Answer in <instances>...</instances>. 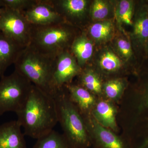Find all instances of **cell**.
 Instances as JSON below:
<instances>
[{
    "label": "cell",
    "mask_w": 148,
    "mask_h": 148,
    "mask_svg": "<svg viewBox=\"0 0 148 148\" xmlns=\"http://www.w3.org/2000/svg\"><path fill=\"white\" fill-rule=\"evenodd\" d=\"M117 47L120 53L126 59H129L133 55L131 43L124 39H120L117 42Z\"/></svg>",
    "instance_id": "obj_25"
},
{
    "label": "cell",
    "mask_w": 148,
    "mask_h": 148,
    "mask_svg": "<svg viewBox=\"0 0 148 148\" xmlns=\"http://www.w3.org/2000/svg\"><path fill=\"white\" fill-rule=\"evenodd\" d=\"M134 2L122 0L117 7L116 14L118 21L128 25H133L132 19L134 13Z\"/></svg>",
    "instance_id": "obj_20"
},
{
    "label": "cell",
    "mask_w": 148,
    "mask_h": 148,
    "mask_svg": "<svg viewBox=\"0 0 148 148\" xmlns=\"http://www.w3.org/2000/svg\"><path fill=\"white\" fill-rule=\"evenodd\" d=\"M16 114L24 135L37 140L53 130L58 123L55 99L33 84L24 106Z\"/></svg>",
    "instance_id": "obj_1"
},
{
    "label": "cell",
    "mask_w": 148,
    "mask_h": 148,
    "mask_svg": "<svg viewBox=\"0 0 148 148\" xmlns=\"http://www.w3.org/2000/svg\"><path fill=\"white\" fill-rule=\"evenodd\" d=\"M146 53L147 55L148 56V40L146 47Z\"/></svg>",
    "instance_id": "obj_29"
},
{
    "label": "cell",
    "mask_w": 148,
    "mask_h": 148,
    "mask_svg": "<svg viewBox=\"0 0 148 148\" xmlns=\"http://www.w3.org/2000/svg\"><path fill=\"white\" fill-rule=\"evenodd\" d=\"M79 85L90 92L99 94L102 91V84L99 77L91 70L82 71L79 74Z\"/></svg>",
    "instance_id": "obj_19"
},
{
    "label": "cell",
    "mask_w": 148,
    "mask_h": 148,
    "mask_svg": "<svg viewBox=\"0 0 148 148\" xmlns=\"http://www.w3.org/2000/svg\"><path fill=\"white\" fill-rule=\"evenodd\" d=\"M86 123L89 124L101 148H127L120 138L110 130L103 127L94 118L87 119Z\"/></svg>",
    "instance_id": "obj_12"
},
{
    "label": "cell",
    "mask_w": 148,
    "mask_h": 148,
    "mask_svg": "<svg viewBox=\"0 0 148 148\" xmlns=\"http://www.w3.org/2000/svg\"><path fill=\"white\" fill-rule=\"evenodd\" d=\"M66 22L44 26L32 25L29 45L42 53L53 56L67 51L77 36L67 27Z\"/></svg>",
    "instance_id": "obj_4"
},
{
    "label": "cell",
    "mask_w": 148,
    "mask_h": 148,
    "mask_svg": "<svg viewBox=\"0 0 148 148\" xmlns=\"http://www.w3.org/2000/svg\"><path fill=\"white\" fill-rule=\"evenodd\" d=\"M99 65L104 71L113 72L120 69L122 63L120 59L114 53L108 51L101 56L99 60Z\"/></svg>",
    "instance_id": "obj_21"
},
{
    "label": "cell",
    "mask_w": 148,
    "mask_h": 148,
    "mask_svg": "<svg viewBox=\"0 0 148 148\" xmlns=\"http://www.w3.org/2000/svg\"><path fill=\"white\" fill-rule=\"evenodd\" d=\"M140 94V103L144 112L148 114V77ZM148 119V114L147 115Z\"/></svg>",
    "instance_id": "obj_26"
},
{
    "label": "cell",
    "mask_w": 148,
    "mask_h": 148,
    "mask_svg": "<svg viewBox=\"0 0 148 148\" xmlns=\"http://www.w3.org/2000/svg\"><path fill=\"white\" fill-rule=\"evenodd\" d=\"M133 22L132 36L138 49L146 52V47L148 40V7L144 6L140 8Z\"/></svg>",
    "instance_id": "obj_14"
},
{
    "label": "cell",
    "mask_w": 148,
    "mask_h": 148,
    "mask_svg": "<svg viewBox=\"0 0 148 148\" xmlns=\"http://www.w3.org/2000/svg\"><path fill=\"white\" fill-rule=\"evenodd\" d=\"M89 34L94 39L104 41L110 39L114 32V26L110 20L97 22L90 26Z\"/></svg>",
    "instance_id": "obj_18"
},
{
    "label": "cell",
    "mask_w": 148,
    "mask_h": 148,
    "mask_svg": "<svg viewBox=\"0 0 148 148\" xmlns=\"http://www.w3.org/2000/svg\"><path fill=\"white\" fill-rule=\"evenodd\" d=\"M17 120L0 125V148H28Z\"/></svg>",
    "instance_id": "obj_9"
},
{
    "label": "cell",
    "mask_w": 148,
    "mask_h": 148,
    "mask_svg": "<svg viewBox=\"0 0 148 148\" xmlns=\"http://www.w3.org/2000/svg\"><path fill=\"white\" fill-rule=\"evenodd\" d=\"M22 48L0 30V78L8 68L14 64Z\"/></svg>",
    "instance_id": "obj_11"
},
{
    "label": "cell",
    "mask_w": 148,
    "mask_h": 148,
    "mask_svg": "<svg viewBox=\"0 0 148 148\" xmlns=\"http://www.w3.org/2000/svg\"><path fill=\"white\" fill-rule=\"evenodd\" d=\"M58 122L64 130V137L70 148H87L89 145L88 130L84 118L64 89L54 97Z\"/></svg>",
    "instance_id": "obj_3"
},
{
    "label": "cell",
    "mask_w": 148,
    "mask_h": 148,
    "mask_svg": "<svg viewBox=\"0 0 148 148\" xmlns=\"http://www.w3.org/2000/svg\"><path fill=\"white\" fill-rule=\"evenodd\" d=\"M64 22L67 19L79 21L86 13L88 2L86 0H50Z\"/></svg>",
    "instance_id": "obj_10"
},
{
    "label": "cell",
    "mask_w": 148,
    "mask_h": 148,
    "mask_svg": "<svg viewBox=\"0 0 148 148\" xmlns=\"http://www.w3.org/2000/svg\"><path fill=\"white\" fill-rule=\"evenodd\" d=\"M124 88V83L120 79L109 81L103 86L106 97L112 100H118L121 96Z\"/></svg>",
    "instance_id": "obj_22"
},
{
    "label": "cell",
    "mask_w": 148,
    "mask_h": 148,
    "mask_svg": "<svg viewBox=\"0 0 148 148\" xmlns=\"http://www.w3.org/2000/svg\"><path fill=\"white\" fill-rule=\"evenodd\" d=\"M109 8L108 3L102 0H95L91 8V15L96 20H102L108 15Z\"/></svg>",
    "instance_id": "obj_23"
},
{
    "label": "cell",
    "mask_w": 148,
    "mask_h": 148,
    "mask_svg": "<svg viewBox=\"0 0 148 148\" xmlns=\"http://www.w3.org/2000/svg\"><path fill=\"white\" fill-rule=\"evenodd\" d=\"M4 8L0 18V30L21 47L28 46L31 41L32 25L21 12Z\"/></svg>",
    "instance_id": "obj_6"
},
{
    "label": "cell",
    "mask_w": 148,
    "mask_h": 148,
    "mask_svg": "<svg viewBox=\"0 0 148 148\" xmlns=\"http://www.w3.org/2000/svg\"><path fill=\"white\" fill-rule=\"evenodd\" d=\"M94 107L92 114L96 121L103 127L116 131V110L113 105L108 101H101Z\"/></svg>",
    "instance_id": "obj_15"
},
{
    "label": "cell",
    "mask_w": 148,
    "mask_h": 148,
    "mask_svg": "<svg viewBox=\"0 0 148 148\" xmlns=\"http://www.w3.org/2000/svg\"><path fill=\"white\" fill-rule=\"evenodd\" d=\"M57 56L42 53L28 45L19 53L14 64L15 71L36 87L54 98L58 92L53 84Z\"/></svg>",
    "instance_id": "obj_2"
},
{
    "label": "cell",
    "mask_w": 148,
    "mask_h": 148,
    "mask_svg": "<svg viewBox=\"0 0 148 148\" xmlns=\"http://www.w3.org/2000/svg\"><path fill=\"white\" fill-rule=\"evenodd\" d=\"M22 13L33 26H47L64 22L50 0H37L34 4Z\"/></svg>",
    "instance_id": "obj_8"
},
{
    "label": "cell",
    "mask_w": 148,
    "mask_h": 148,
    "mask_svg": "<svg viewBox=\"0 0 148 148\" xmlns=\"http://www.w3.org/2000/svg\"><path fill=\"white\" fill-rule=\"evenodd\" d=\"M32 148H70L64 135L54 130L37 139Z\"/></svg>",
    "instance_id": "obj_17"
},
{
    "label": "cell",
    "mask_w": 148,
    "mask_h": 148,
    "mask_svg": "<svg viewBox=\"0 0 148 148\" xmlns=\"http://www.w3.org/2000/svg\"><path fill=\"white\" fill-rule=\"evenodd\" d=\"M69 91V98L78 109L80 112L86 114L95 105V97L84 88L79 85L69 84L65 86Z\"/></svg>",
    "instance_id": "obj_13"
},
{
    "label": "cell",
    "mask_w": 148,
    "mask_h": 148,
    "mask_svg": "<svg viewBox=\"0 0 148 148\" xmlns=\"http://www.w3.org/2000/svg\"><path fill=\"white\" fill-rule=\"evenodd\" d=\"M4 8V4L3 0H0V8Z\"/></svg>",
    "instance_id": "obj_28"
},
{
    "label": "cell",
    "mask_w": 148,
    "mask_h": 148,
    "mask_svg": "<svg viewBox=\"0 0 148 148\" xmlns=\"http://www.w3.org/2000/svg\"><path fill=\"white\" fill-rule=\"evenodd\" d=\"M71 49L72 54L82 69L92 55L93 46L92 42L82 34L75 38Z\"/></svg>",
    "instance_id": "obj_16"
},
{
    "label": "cell",
    "mask_w": 148,
    "mask_h": 148,
    "mask_svg": "<svg viewBox=\"0 0 148 148\" xmlns=\"http://www.w3.org/2000/svg\"><path fill=\"white\" fill-rule=\"evenodd\" d=\"M82 69L77 62L75 56L67 50L56 56L53 77V84L58 92L65 86L70 84L73 78L79 75Z\"/></svg>",
    "instance_id": "obj_7"
},
{
    "label": "cell",
    "mask_w": 148,
    "mask_h": 148,
    "mask_svg": "<svg viewBox=\"0 0 148 148\" xmlns=\"http://www.w3.org/2000/svg\"><path fill=\"white\" fill-rule=\"evenodd\" d=\"M5 8H0V18L2 15L3 12L4 11Z\"/></svg>",
    "instance_id": "obj_27"
},
{
    "label": "cell",
    "mask_w": 148,
    "mask_h": 148,
    "mask_svg": "<svg viewBox=\"0 0 148 148\" xmlns=\"http://www.w3.org/2000/svg\"><path fill=\"white\" fill-rule=\"evenodd\" d=\"M37 0H3L4 8L22 12L34 4Z\"/></svg>",
    "instance_id": "obj_24"
},
{
    "label": "cell",
    "mask_w": 148,
    "mask_h": 148,
    "mask_svg": "<svg viewBox=\"0 0 148 148\" xmlns=\"http://www.w3.org/2000/svg\"><path fill=\"white\" fill-rule=\"evenodd\" d=\"M0 79V116L8 112L16 113L26 102L32 84L15 70Z\"/></svg>",
    "instance_id": "obj_5"
}]
</instances>
